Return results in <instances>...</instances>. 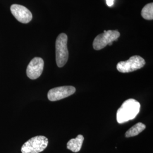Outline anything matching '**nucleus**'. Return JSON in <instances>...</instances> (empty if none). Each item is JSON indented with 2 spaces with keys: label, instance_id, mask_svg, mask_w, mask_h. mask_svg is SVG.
<instances>
[{
  "label": "nucleus",
  "instance_id": "nucleus-1",
  "mask_svg": "<svg viewBox=\"0 0 153 153\" xmlns=\"http://www.w3.org/2000/svg\"><path fill=\"white\" fill-rule=\"evenodd\" d=\"M141 105L134 99L126 100L118 109L116 114V120L119 124H123L133 120L140 112Z\"/></svg>",
  "mask_w": 153,
  "mask_h": 153
},
{
  "label": "nucleus",
  "instance_id": "nucleus-2",
  "mask_svg": "<svg viewBox=\"0 0 153 153\" xmlns=\"http://www.w3.org/2000/svg\"><path fill=\"white\" fill-rule=\"evenodd\" d=\"M67 43L68 36L64 33H60L56 40V60L59 68L65 65L68 60L69 52Z\"/></svg>",
  "mask_w": 153,
  "mask_h": 153
},
{
  "label": "nucleus",
  "instance_id": "nucleus-3",
  "mask_svg": "<svg viewBox=\"0 0 153 153\" xmlns=\"http://www.w3.org/2000/svg\"><path fill=\"white\" fill-rule=\"evenodd\" d=\"M48 140L43 136L33 137L25 142L21 148L22 153H39L47 148Z\"/></svg>",
  "mask_w": 153,
  "mask_h": 153
},
{
  "label": "nucleus",
  "instance_id": "nucleus-4",
  "mask_svg": "<svg viewBox=\"0 0 153 153\" xmlns=\"http://www.w3.org/2000/svg\"><path fill=\"white\" fill-rule=\"evenodd\" d=\"M120 33L117 30H104V33L97 36L93 42V48L95 50H100L107 45H111L114 41H117Z\"/></svg>",
  "mask_w": 153,
  "mask_h": 153
},
{
  "label": "nucleus",
  "instance_id": "nucleus-5",
  "mask_svg": "<svg viewBox=\"0 0 153 153\" xmlns=\"http://www.w3.org/2000/svg\"><path fill=\"white\" fill-rule=\"evenodd\" d=\"M145 60L140 56H131L128 60L120 61L117 64L116 68L121 73H129L138 70L145 65Z\"/></svg>",
  "mask_w": 153,
  "mask_h": 153
},
{
  "label": "nucleus",
  "instance_id": "nucleus-6",
  "mask_svg": "<svg viewBox=\"0 0 153 153\" xmlns=\"http://www.w3.org/2000/svg\"><path fill=\"white\" fill-rule=\"evenodd\" d=\"M76 92V88L71 86H64L51 89L48 93V98L50 101H57L65 98Z\"/></svg>",
  "mask_w": 153,
  "mask_h": 153
},
{
  "label": "nucleus",
  "instance_id": "nucleus-7",
  "mask_svg": "<svg viewBox=\"0 0 153 153\" xmlns=\"http://www.w3.org/2000/svg\"><path fill=\"white\" fill-rule=\"evenodd\" d=\"M43 68V60L40 57H35L27 66L26 70L27 76L31 79H36L42 74Z\"/></svg>",
  "mask_w": 153,
  "mask_h": 153
},
{
  "label": "nucleus",
  "instance_id": "nucleus-8",
  "mask_svg": "<svg viewBox=\"0 0 153 153\" xmlns=\"http://www.w3.org/2000/svg\"><path fill=\"white\" fill-rule=\"evenodd\" d=\"M10 10L16 20L22 23H28L33 19L32 13L24 6L13 4L10 7Z\"/></svg>",
  "mask_w": 153,
  "mask_h": 153
},
{
  "label": "nucleus",
  "instance_id": "nucleus-9",
  "mask_svg": "<svg viewBox=\"0 0 153 153\" xmlns=\"http://www.w3.org/2000/svg\"><path fill=\"white\" fill-rule=\"evenodd\" d=\"M83 140V136L79 134L76 138H73L68 141L67 143V148L74 153L79 152L82 148Z\"/></svg>",
  "mask_w": 153,
  "mask_h": 153
},
{
  "label": "nucleus",
  "instance_id": "nucleus-10",
  "mask_svg": "<svg viewBox=\"0 0 153 153\" xmlns=\"http://www.w3.org/2000/svg\"><path fill=\"white\" fill-rule=\"evenodd\" d=\"M146 128V126L142 123H138L134 126L131 127L126 133L125 136L126 138L134 137L139 134L141 132L144 131Z\"/></svg>",
  "mask_w": 153,
  "mask_h": 153
},
{
  "label": "nucleus",
  "instance_id": "nucleus-11",
  "mask_svg": "<svg viewBox=\"0 0 153 153\" xmlns=\"http://www.w3.org/2000/svg\"><path fill=\"white\" fill-rule=\"evenodd\" d=\"M141 16L146 20L153 19V4L149 3L145 6L141 11Z\"/></svg>",
  "mask_w": 153,
  "mask_h": 153
},
{
  "label": "nucleus",
  "instance_id": "nucleus-12",
  "mask_svg": "<svg viewBox=\"0 0 153 153\" xmlns=\"http://www.w3.org/2000/svg\"><path fill=\"white\" fill-rule=\"evenodd\" d=\"M114 1L115 0H106L107 5L109 6V7L112 6L114 4Z\"/></svg>",
  "mask_w": 153,
  "mask_h": 153
}]
</instances>
